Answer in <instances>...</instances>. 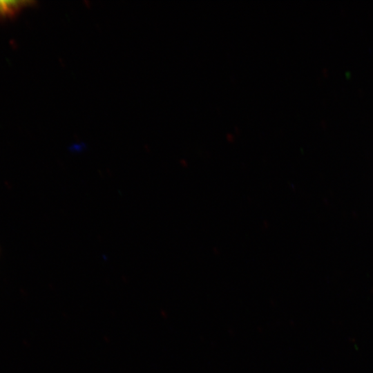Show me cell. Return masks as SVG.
<instances>
[{
	"label": "cell",
	"instance_id": "1",
	"mask_svg": "<svg viewBox=\"0 0 373 373\" xmlns=\"http://www.w3.org/2000/svg\"><path fill=\"white\" fill-rule=\"evenodd\" d=\"M32 3L29 1H0V17H10L15 16L22 8Z\"/></svg>",
	"mask_w": 373,
	"mask_h": 373
}]
</instances>
